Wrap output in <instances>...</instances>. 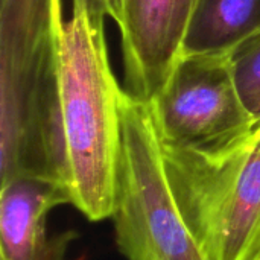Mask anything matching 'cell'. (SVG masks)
Wrapping results in <instances>:
<instances>
[{
	"label": "cell",
	"mask_w": 260,
	"mask_h": 260,
	"mask_svg": "<svg viewBox=\"0 0 260 260\" xmlns=\"http://www.w3.org/2000/svg\"><path fill=\"white\" fill-rule=\"evenodd\" d=\"M62 0H0V178L64 187L59 96ZM66 189V187H64Z\"/></svg>",
	"instance_id": "cell-1"
},
{
	"label": "cell",
	"mask_w": 260,
	"mask_h": 260,
	"mask_svg": "<svg viewBox=\"0 0 260 260\" xmlns=\"http://www.w3.org/2000/svg\"><path fill=\"white\" fill-rule=\"evenodd\" d=\"M105 17L88 0H73L59 34L64 187L90 221L111 218L120 151L123 87L111 69Z\"/></svg>",
	"instance_id": "cell-2"
},
{
	"label": "cell",
	"mask_w": 260,
	"mask_h": 260,
	"mask_svg": "<svg viewBox=\"0 0 260 260\" xmlns=\"http://www.w3.org/2000/svg\"><path fill=\"white\" fill-rule=\"evenodd\" d=\"M161 151L175 201L209 260H260V119L213 154Z\"/></svg>",
	"instance_id": "cell-3"
},
{
	"label": "cell",
	"mask_w": 260,
	"mask_h": 260,
	"mask_svg": "<svg viewBox=\"0 0 260 260\" xmlns=\"http://www.w3.org/2000/svg\"><path fill=\"white\" fill-rule=\"evenodd\" d=\"M111 219L128 260H209L175 201L148 104L125 90Z\"/></svg>",
	"instance_id": "cell-4"
},
{
	"label": "cell",
	"mask_w": 260,
	"mask_h": 260,
	"mask_svg": "<svg viewBox=\"0 0 260 260\" xmlns=\"http://www.w3.org/2000/svg\"><path fill=\"white\" fill-rule=\"evenodd\" d=\"M148 108L161 146L193 154L225 149L257 122L238 88L230 52H184Z\"/></svg>",
	"instance_id": "cell-5"
},
{
	"label": "cell",
	"mask_w": 260,
	"mask_h": 260,
	"mask_svg": "<svg viewBox=\"0 0 260 260\" xmlns=\"http://www.w3.org/2000/svg\"><path fill=\"white\" fill-rule=\"evenodd\" d=\"M201 0H120L117 24L123 53V90L145 104L163 87L184 52Z\"/></svg>",
	"instance_id": "cell-6"
},
{
	"label": "cell",
	"mask_w": 260,
	"mask_h": 260,
	"mask_svg": "<svg viewBox=\"0 0 260 260\" xmlns=\"http://www.w3.org/2000/svg\"><path fill=\"white\" fill-rule=\"evenodd\" d=\"M61 204H69V195L50 180L15 178L0 184V260H64L75 233H47L49 213Z\"/></svg>",
	"instance_id": "cell-7"
},
{
	"label": "cell",
	"mask_w": 260,
	"mask_h": 260,
	"mask_svg": "<svg viewBox=\"0 0 260 260\" xmlns=\"http://www.w3.org/2000/svg\"><path fill=\"white\" fill-rule=\"evenodd\" d=\"M259 30L260 0H201L184 52H230Z\"/></svg>",
	"instance_id": "cell-8"
},
{
	"label": "cell",
	"mask_w": 260,
	"mask_h": 260,
	"mask_svg": "<svg viewBox=\"0 0 260 260\" xmlns=\"http://www.w3.org/2000/svg\"><path fill=\"white\" fill-rule=\"evenodd\" d=\"M238 88L254 120L260 119V30L230 50Z\"/></svg>",
	"instance_id": "cell-9"
},
{
	"label": "cell",
	"mask_w": 260,
	"mask_h": 260,
	"mask_svg": "<svg viewBox=\"0 0 260 260\" xmlns=\"http://www.w3.org/2000/svg\"><path fill=\"white\" fill-rule=\"evenodd\" d=\"M91 6H94L98 11L104 12L107 17H110L116 24L120 21V12H122V3L120 0H88Z\"/></svg>",
	"instance_id": "cell-10"
}]
</instances>
